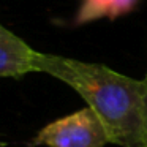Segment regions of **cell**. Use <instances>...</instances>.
Wrapping results in <instances>:
<instances>
[{
    "mask_svg": "<svg viewBox=\"0 0 147 147\" xmlns=\"http://www.w3.org/2000/svg\"><path fill=\"white\" fill-rule=\"evenodd\" d=\"M35 70L76 90L98 115L109 144L147 147L144 81L125 76L101 63L36 52Z\"/></svg>",
    "mask_w": 147,
    "mask_h": 147,
    "instance_id": "1",
    "label": "cell"
},
{
    "mask_svg": "<svg viewBox=\"0 0 147 147\" xmlns=\"http://www.w3.org/2000/svg\"><path fill=\"white\" fill-rule=\"evenodd\" d=\"M35 49L0 24V78H21L35 73Z\"/></svg>",
    "mask_w": 147,
    "mask_h": 147,
    "instance_id": "3",
    "label": "cell"
},
{
    "mask_svg": "<svg viewBox=\"0 0 147 147\" xmlns=\"http://www.w3.org/2000/svg\"><path fill=\"white\" fill-rule=\"evenodd\" d=\"M138 0H84L78 13V24H86L101 18H119L136 7Z\"/></svg>",
    "mask_w": 147,
    "mask_h": 147,
    "instance_id": "4",
    "label": "cell"
},
{
    "mask_svg": "<svg viewBox=\"0 0 147 147\" xmlns=\"http://www.w3.org/2000/svg\"><path fill=\"white\" fill-rule=\"evenodd\" d=\"M142 81H144V106H146V120H147V71Z\"/></svg>",
    "mask_w": 147,
    "mask_h": 147,
    "instance_id": "5",
    "label": "cell"
},
{
    "mask_svg": "<svg viewBox=\"0 0 147 147\" xmlns=\"http://www.w3.org/2000/svg\"><path fill=\"white\" fill-rule=\"evenodd\" d=\"M32 146L46 147H105L109 138L98 115L87 106L55 119L36 133Z\"/></svg>",
    "mask_w": 147,
    "mask_h": 147,
    "instance_id": "2",
    "label": "cell"
}]
</instances>
